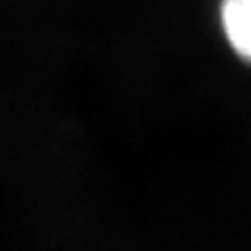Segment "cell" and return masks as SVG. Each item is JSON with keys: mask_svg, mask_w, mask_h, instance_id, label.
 Segmentation results:
<instances>
[{"mask_svg": "<svg viewBox=\"0 0 251 251\" xmlns=\"http://www.w3.org/2000/svg\"><path fill=\"white\" fill-rule=\"evenodd\" d=\"M220 17L234 52L251 63V0H222Z\"/></svg>", "mask_w": 251, "mask_h": 251, "instance_id": "6da1fadb", "label": "cell"}]
</instances>
